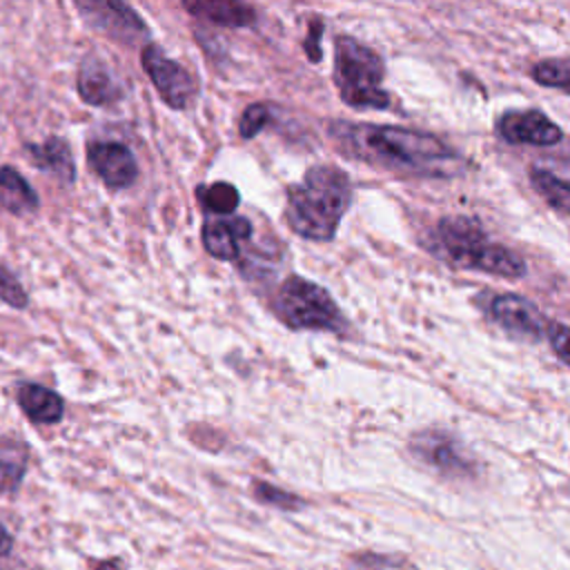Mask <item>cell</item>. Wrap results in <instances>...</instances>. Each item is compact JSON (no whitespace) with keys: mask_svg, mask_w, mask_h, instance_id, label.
I'll use <instances>...</instances> for the list:
<instances>
[{"mask_svg":"<svg viewBox=\"0 0 570 570\" xmlns=\"http://www.w3.org/2000/svg\"><path fill=\"white\" fill-rule=\"evenodd\" d=\"M96 570H118V566L114 561H102Z\"/></svg>","mask_w":570,"mask_h":570,"instance_id":"28","label":"cell"},{"mask_svg":"<svg viewBox=\"0 0 570 570\" xmlns=\"http://www.w3.org/2000/svg\"><path fill=\"white\" fill-rule=\"evenodd\" d=\"M532 78L543 87L568 89L570 87V67L566 58H548L532 67Z\"/></svg>","mask_w":570,"mask_h":570,"instance_id":"21","label":"cell"},{"mask_svg":"<svg viewBox=\"0 0 570 570\" xmlns=\"http://www.w3.org/2000/svg\"><path fill=\"white\" fill-rule=\"evenodd\" d=\"M254 497L263 503H269L274 508H281V510H298L301 508V499L296 494H289L272 483H265V481H254Z\"/></svg>","mask_w":570,"mask_h":570,"instance_id":"22","label":"cell"},{"mask_svg":"<svg viewBox=\"0 0 570 570\" xmlns=\"http://www.w3.org/2000/svg\"><path fill=\"white\" fill-rule=\"evenodd\" d=\"M196 198L200 200V205L212 212V214H220V216H229L238 203V189L229 183H212V185H200L196 187Z\"/></svg>","mask_w":570,"mask_h":570,"instance_id":"19","label":"cell"},{"mask_svg":"<svg viewBox=\"0 0 570 570\" xmlns=\"http://www.w3.org/2000/svg\"><path fill=\"white\" fill-rule=\"evenodd\" d=\"M200 238L209 256L218 261H236L240 256V243L252 238V223L243 216L212 218L205 220Z\"/></svg>","mask_w":570,"mask_h":570,"instance_id":"12","label":"cell"},{"mask_svg":"<svg viewBox=\"0 0 570 570\" xmlns=\"http://www.w3.org/2000/svg\"><path fill=\"white\" fill-rule=\"evenodd\" d=\"M0 301L16 309H22L29 305L27 292L22 289L18 278L11 272H7L4 267H0Z\"/></svg>","mask_w":570,"mask_h":570,"instance_id":"24","label":"cell"},{"mask_svg":"<svg viewBox=\"0 0 570 570\" xmlns=\"http://www.w3.org/2000/svg\"><path fill=\"white\" fill-rule=\"evenodd\" d=\"M410 452L443 476H472L476 465L461 443L443 430H423L410 439Z\"/></svg>","mask_w":570,"mask_h":570,"instance_id":"6","label":"cell"},{"mask_svg":"<svg viewBox=\"0 0 570 570\" xmlns=\"http://www.w3.org/2000/svg\"><path fill=\"white\" fill-rule=\"evenodd\" d=\"M430 252L459 269H474L503 278H521L525 274V261L505 245L494 243L479 220L468 216L441 218L432 234Z\"/></svg>","mask_w":570,"mask_h":570,"instance_id":"3","label":"cell"},{"mask_svg":"<svg viewBox=\"0 0 570 570\" xmlns=\"http://www.w3.org/2000/svg\"><path fill=\"white\" fill-rule=\"evenodd\" d=\"M272 307L276 316L292 330H343V314L334 298L327 294V289L303 276H287L278 285Z\"/></svg>","mask_w":570,"mask_h":570,"instance_id":"5","label":"cell"},{"mask_svg":"<svg viewBox=\"0 0 570 570\" xmlns=\"http://www.w3.org/2000/svg\"><path fill=\"white\" fill-rule=\"evenodd\" d=\"M492 318L512 336L539 341L543 336L546 323L534 303L519 294H499L490 305Z\"/></svg>","mask_w":570,"mask_h":570,"instance_id":"11","label":"cell"},{"mask_svg":"<svg viewBox=\"0 0 570 570\" xmlns=\"http://www.w3.org/2000/svg\"><path fill=\"white\" fill-rule=\"evenodd\" d=\"M530 183L543 196V200L559 214H568L570 189L563 178L543 167H530Z\"/></svg>","mask_w":570,"mask_h":570,"instance_id":"18","label":"cell"},{"mask_svg":"<svg viewBox=\"0 0 570 570\" xmlns=\"http://www.w3.org/2000/svg\"><path fill=\"white\" fill-rule=\"evenodd\" d=\"M350 205V176L334 165H314L298 185L289 187L285 223L307 240H330Z\"/></svg>","mask_w":570,"mask_h":570,"instance_id":"2","label":"cell"},{"mask_svg":"<svg viewBox=\"0 0 570 570\" xmlns=\"http://www.w3.org/2000/svg\"><path fill=\"white\" fill-rule=\"evenodd\" d=\"M497 131L503 140L512 145H537L552 147L563 138V131L539 109L525 111H505L497 120Z\"/></svg>","mask_w":570,"mask_h":570,"instance_id":"9","label":"cell"},{"mask_svg":"<svg viewBox=\"0 0 570 570\" xmlns=\"http://www.w3.org/2000/svg\"><path fill=\"white\" fill-rule=\"evenodd\" d=\"M76 9L82 13V18L98 31L107 33L116 40L134 42L136 38L147 33L145 22L138 18V13L116 0H80L76 2Z\"/></svg>","mask_w":570,"mask_h":570,"instance_id":"8","label":"cell"},{"mask_svg":"<svg viewBox=\"0 0 570 570\" xmlns=\"http://www.w3.org/2000/svg\"><path fill=\"white\" fill-rule=\"evenodd\" d=\"M24 151L31 156V163L56 176L60 183L65 185H71L73 178H76V165H73V154L67 145L65 138H58V136H49L45 142H29L24 145Z\"/></svg>","mask_w":570,"mask_h":570,"instance_id":"14","label":"cell"},{"mask_svg":"<svg viewBox=\"0 0 570 570\" xmlns=\"http://www.w3.org/2000/svg\"><path fill=\"white\" fill-rule=\"evenodd\" d=\"M385 67L381 56L363 42L338 36L334 40V82L345 105L356 109H387L383 91Z\"/></svg>","mask_w":570,"mask_h":570,"instance_id":"4","label":"cell"},{"mask_svg":"<svg viewBox=\"0 0 570 570\" xmlns=\"http://www.w3.org/2000/svg\"><path fill=\"white\" fill-rule=\"evenodd\" d=\"M87 160L100 180L111 189H125L138 178V163L122 142L96 140L87 147Z\"/></svg>","mask_w":570,"mask_h":570,"instance_id":"10","label":"cell"},{"mask_svg":"<svg viewBox=\"0 0 570 570\" xmlns=\"http://www.w3.org/2000/svg\"><path fill=\"white\" fill-rule=\"evenodd\" d=\"M321 33H323V22H312V27H309V40L305 42V49H307V56H309L312 62H316V60L321 58V49L316 47Z\"/></svg>","mask_w":570,"mask_h":570,"instance_id":"26","label":"cell"},{"mask_svg":"<svg viewBox=\"0 0 570 570\" xmlns=\"http://www.w3.org/2000/svg\"><path fill=\"white\" fill-rule=\"evenodd\" d=\"M76 87H78L80 98L94 107L114 105L122 96V89H120L118 80L114 78L111 69L96 56H87L80 62Z\"/></svg>","mask_w":570,"mask_h":570,"instance_id":"13","label":"cell"},{"mask_svg":"<svg viewBox=\"0 0 570 570\" xmlns=\"http://www.w3.org/2000/svg\"><path fill=\"white\" fill-rule=\"evenodd\" d=\"M548 336H550V345L557 354V358L561 363H568V350H566V341H568V327L566 323H552L548 327Z\"/></svg>","mask_w":570,"mask_h":570,"instance_id":"25","label":"cell"},{"mask_svg":"<svg viewBox=\"0 0 570 570\" xmlns=\"http://www.w3.org/2000/svg\"><path fill=\"white\" fill-rule=\"evenodd\" d=\"M334 145L363 163L414 176H450L461 158L441 138L394 125L332 122Z\"/></svg>","mask_w":570,"mask_h":570,"instance_id":"1","label":"cell"},{"mask_svg":"<svg viewBox=\"0 0 570 570\" xmlns=\"http://www.w3.org/2000/svg\"><path fill=\"white\" fill-rule=\"evenodd\" d=\"M24 448L20 443H0V494L13 492L24 474Z\"/></svg>","mask_w":570,"mask_h":570,"instance_id":"20","label":"cell"},{"mask_svg":"<svg viewBox=\"0 0 570 570\" xmlns=\"http://www.w3.org/2000/svg\"><path fill=\"white\" fill-rule=\"evenodd\" d=\"M183 7L203 20H209L220 27H249L256 22V11L245 2H227V0H194L183 2Z\"/></svg>","mask_w":570,"mask_h":570,"instance_id":"16","label":"cell"},{"mask_svg":"<svg viewBox=\"0 0 570 570\" xmlns=\"http://www.w3.org/2000/svg\"><path fill=\"white\" fill-rule=\"evenodd\" d=\"M11 546H13L11 534H9V532L2 528V523H0V557L9 554V552H11Z\"/></svg>","mask_w":570,"mask_h":570,"instance_id":"27","label":"cell"},{"mask_svg":"<svg viewBox=\"0 0 570 570\" xmlns=\"http://www.w3.org/2000/svg\"><path fill=\"white\" fill-rule=\"evenodd\" d=\"M0 207L13 216L33 214L38 209V194L22 178L16 167H0Z\"/></svg>","mask_w":570,"mask_h":570,"instance_id":"17","label":"cell"},{"mask_svg":"<svg viewBox=\"0 0 570 570\" xmlns=\"http://www.w3.org/2000/svg\"><path fill=\"white\" fill-rule=\"evenodd\" d=\"M18 405L24 412V416L31 423L38 425H53L62 419L65 414V403L60 394L53 390L38 385V383H20L18 387Z\"/></svg>","mask_w":570,"mask_h":570,"instance_id":"15","label":"cell"},{"mask_svg":"<svg viewBox=\"0 0 570 570\" xmlns=\"http://www.w3.org/2000/svg\"><path fill=\"white\" fill-rule=\"evenodd\" d=\"M269 107L263 105V102H254L249 105L243 116H240V122H238V131L243 138H254L258 131L265 129V125L269 122Z\"/></svg>","mask_w":570,"mask_h":570,"instance_id":"23","label":"cell"},{"mask_svg":"<svg viewBox=\"0 0 570 570\" xmlns=\"http://www.w3.org/2000/svg\"><path fill=\"white\" fill-rule=\"evenodd\" d=\"M140 65L145 67V71H147L149 80L154 82L156 91L160 94V98L171 109H185L189 105V100L194 98L196 85L183 65L167 58L165 51L154 42L142 47Z\"/></svg>","mask_w":570,"mask_h":570,"instance_id":"7","label":"cell"}]
</instances>
